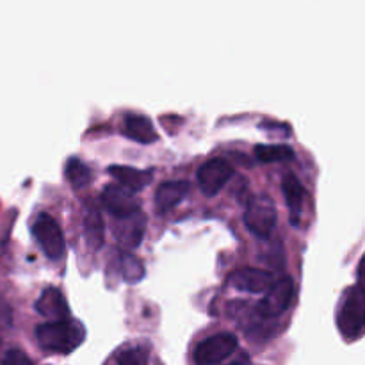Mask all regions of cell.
I'll use <instances>...</instances> for the list:
<instances>
[{
    "label": "cell",
    "mask_w": 365,
    "mask_h": 365,
    "mask_svg": "<svg viewBox=\"0 0 365 365\" xmlns=\"http://www.w3.org/2000/svg\"><path fill=\"white\" fill-rule=\"evenodd\" d=\"M34 335L36 342L43 351L70 355L84 342L86 328L78 321L66 317V319H56L39 324Z\"/></svg>",
    "instance_id": "cell-1"
},
{
    "label": "cell",
    "mask_w": 365,
    "mask_h": 365,
    "mask_svg": "<svg viewBox=\"0 0 365 365\" xmlns=\"http://www.w3.org/2000/svg\"><path fill=\"white\" fill-rule=\"evenodd\" d=\"M277 205L267 195L252 196L248 209L245 212V225L257 239H269L271 232L277 227Z\"/></svg>",
    "instance_id": "cell-2"
},
{
    "label": "cell",
    "mask_w": 365,
    "mask_h": 365,
    "mask_svg": "<svg viewBox=\"0 0 365 365\" xmlns=\"http://www.w3.org/2000/svg\"><path fill=\"white\" fill-rule=\"evenodd\" d=\"M32 234L36 241L41 246L43 253L50 260H59L66 252V241H64L63 230L59 223L50 214H39L32 223Z\"/></svg>",
    "instance_id": "cell-3"
},
{
    "label": "cell",
    "mask_w": 365,
    "mask_h": 365,
    "mask_svg": "<svg viewBox=\"0 0 365 365\" xmlns=\"http://www.w3.org/2000/svg\"><path fill=\"white\" fill-rule=\"evenodd\" d=\"M365 323V312H364V299L360 287L349 289L346 292V298L341 305V312H339L337 324L339 330L342 331L346 339H359L364 331Z\"/></svg>",
    "instance_id": "cell-4"
},
{
    "label": "cell",
    "mask_w": 365,
    "mask_h": 365,
    "mask_svg": "<svg viewBox=\"0 0 365 365\" xmlns=\"http://www.w3.org/2000/svg\"><path fill=\"white\" fill-rule=\"evenodd\" d=\"M234 173V164H230L223 157H214L198 168L196 182H198V187L202 189L203 195L212 198L230 182Z\"/></svg>",
    "instance_id": "cell-5"
},
{
    "label": "cell",
    "mask_w": 365,
    "mask_h": 365,
    "mask_svg": "<svg viewBox=\"0 0 365 365\" xmlns=\"http://www.w3.org/2000/svg\"><path fill=\"white\" fill-rule=\"evenodd\" d=\"M294 280L291 277L280 278L267 289L264 299L257 305V312L266 319L280 317L291 307L292 299H294Z\"/></svg>",
    "instance_id": "cell-6"
},
{
    "label": "cell",
    "mask_w": 365,
    "mask_h": 365,
    "mask_svg": "<svg viewBox=\"0 0 365 365\" xmlns=\"http://www.w3.org/2000/svg\"><path fill=\"white\" fill-rule=\"evenodd\" d=\"M237 346V337L234 334H216L196 346L195 362L198 365L221 364L234 355Z\"/></svg>",
    "instance_id": "cell-7"
},
{
    "label": "cell",
    "mask_w": 365,
    "mask_h": 365,
    "mask_svg": "<svg viewBox=\"0 0 365 365\" xmlns=\"http://www.w3.org/2000/svg\"><path fill=\"white\" fill-rule=\"evenodd\" d=\"M102 205L113 217H125L141 210V203L134 196V191L127 189L121 184H113L103 187Z\"/></svg>",
    "instance_id": "cell-8"
},
{
    "label": "cell",
    "mask_w": 365,
    "mask_h": 365,
    "mask_svg": "<svg viewBox=\"0 0 365 365\" xmlns=\"http://www.w3.org/2000/svg\"><path fill=\"white\" fill-rule=\"evenodd\" d=\"M274 282L277 278L271 271L259 269V267H242V269L234 271L228 278L230 287L250 292V294H264Z\"/></svg>",
    "instance_id": "cell-9"
},
{
    "label": "cell",
    "mask_w": 365,
    "mask_h": 365,
    "mask_svg": "<svg viewBox=\"0 0 365 365\" xmlns=\"http://www.w3.org/2000/svg\"><path fill=\"white\" fill-rule=\"evenodd\" d=\"M116 223H114L113 232L114 237H116L118 245L121 246V250H135L143 241V235H145L146 228V217L141 210H138L135 214L125 217H114Z\"/></svg>",
    "instance_id": "cell-10"
},
{
    "label": "cell",
    "mask_w": 365,
    "mask_h": 365,
    "mask_svg": "<svg viewBox=\"0 0 365 365\" xmlns=\"http://www.w3.org/2000/svg\"><path fill=\"white\" fill-rule=\"evenodd\" d=\"M121 132L125 138L141 143V145H152V143L159 141V134H157L152 120L143 114H127L121 121Z\"/></svg>",
    "instance_id": "cell-11"
},
{
    "label": "cell",
    "mask_w": 365,
    "mask_h": 365,
    "mask_svg": "<svg viewBox=\"0 0 365 365\" xmlns=\"http://www.w3.org/2000/svg\"><path fill=\"white\" fill-rule=\"evenodd\" d=\"M36 310L41 314L43 317L50 321L56 319H66L70 317V307L68 302L64 299L63 292L56 287H46L41 292V296L36 302Z\"/></svg>",
    "instance_id": "cell-12"
},
{
    "label": "cell",
    "mask_w": 365,
    "mask_h": 365,
    "mask_svg": "<svg viewBox=\"0 0 365 365\" xmlns=\"http://www.w3.org/2000/svg\"><path fill=\"white\" fill-rule=\"evenodd\" d=\"M107 173L114 180H118V184L125 185L134 192L143 191L153 178V170H138V168L120 166V164H113V166L107 168Z\"/></svg>",
    "instance_id": "cell-13"
},
{
    "label": "cell",
    "mask_w": 365,
    "mask_h": 365,
    "mask_svg": "<svg viewBox=\"0 0 365 365\" xmlns=\"http://www.w3.org/2000/svg\"><path fill=\"white\" fill-rule=\"evenodd\" d=\"M191 191V184L187 180H170L159 185L155 191V205L160 212L171 210L178 203L184 202L185 196Z\"/></svg>",
    "instance_id": "cell-14"
},
{
    "label": "cell",
    "mask_w": 365,
    "mask_h": 365,
    "mask_svg": "<svg viewBox=\"0 0 365 365\" xmlns=\"http://www.w3.org/2000/svg\"><path fill=\"white\" fill-rule=\"evenodd\" d=\"M282 191H284L285 202H287L289 210H291L292 225L298 227L299 214L303 210V202H305V187L299 182V178L294 173H285L282 180Z\"/></svg>",
    "instance_id": "cell-15"
},
{
    "label": "cell",
    "mask_w": 365,
    "mask_h": 365,
    "mask_svg": "<svg viewBox=\"0 0 365 365\" xmlns=\"http://www.w3.org/2000/svg\"><path fill=\"white\" fill-rule=\"evenodd\" d=\"M84 234L86 241H88V245L91 246L95 252L103 245V234H106V230H103V221L96 205H88V209H86Z\"/></svg>",
    "instance_id": "cell-16"
},
{
    "label": "cell",
    "mask_w": 365,
    "mask_h": 365,
    "mask_svg": "<svg viewBox=\"0 0 365 365\" xmlns=\"http://www.w3.org/2000/svg\"><path fill=\"white\" fill-rule=\"evenodd\" d=\"M118 257H120L121 277H123L128 284H135V282H139L145 277V266H143L141 260H139L130 250H120Z\"/></svg>",
    "instance_id": "cell-17"
},
{
    "label": "cell",
    "mask_w": 365,
    "mask_h": 365,
    "mask_svg": "<svg viewBox=\"0 0 365 365\" xmlns=\"http://www.w3.org/2000/svg\"><path fill=\"white\" fill-rule=\"evenodd\" d=\"M255 157L260 163H285L294 159L296 153L289 145H257Z\"/></svg>",
    "instance_id": "cell-18"
},
{
    "label": "cell",
    "mask_w": 365,
    "mask_h": 365,
    "mask_svg": "<svg viewBox=\"0 0 365 365\" xmlns=\"http://www.w3.org/2000/svg\"><path fill=\"white\" fill-rule=\"evenodd\" d=\"M64 175H66L68 182L75 189L88 187L89 182H91V170H89V166H86L82 160L75 159V157L66 160V164H64Z\"/></svg>",
    "instance_id": "cell-19"
},
{
    "label": "cell",
    "mask_w": 365,
    "mask_h": 365,
    "mask_svg": "<svg viewBox=\"0 0 365 365\" xmlns=\"http://www.w3.org/2000/svg\"><path fill=\"white\" fill-rule=\"evenodd\" d=\"M114 362L121 365H143L148 362V351H145L143 348H127L118 351Z\"/></svg>",
    "instance_id": "cell-20"
},
{
    "label": "cell",
    "mask_w": 365,
    "mask_h": 365,
    "mask_svg": "<svg viewBox=\"0 0 365 365\" xmlns=\"http://www.w3.org/2000/svg\"><path fill=\"white\" fill-rule=\"evenodd\" d=\"M4 364H9V365L32 364V360L29 359L24 351H20V349H13V351H9L6 356H4Z\"/></svg>",
    "instance_id": "cell-21"
}]
</instances>
